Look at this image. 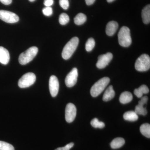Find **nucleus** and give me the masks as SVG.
Wrapping results in <instances>:
<instances>
[{
  "label": "nucleus",
  "instance_id": "12",
  "mask_svg": "<svg viewBox=\"0 0 150 150\" xmlns=\"http://www.w3.org/2000/svg\"><path fill=\"white\" fill-rule=\"evenodd\" d=\"M148 97L147 96L142 97L139 101V104L135 108V112L138 115H146L147 113V110L144 107V105L147 103Z\"/></svg>",
  "mask_w": 150,
  "mask_h": 150
},
{
  "label": "nucleus",
  "instance_id": "22",
  "mask_svg": "<svg viewBox=\"0 0 150 150\" xmlns=\"http://www.w3.org/2000/svg\"><path fill=\"white\" fill-rule=\"evenodd\" d=\"M87 20L86 16L83 13L78 14L75 18H74V21L75 24L77 25H81L83 24Z\"/></svg>",
  "mask_w": 150,
  "mask_h": 150
},
{
  "label": "nucleus",
  "instance_id": "14",
  "mask_svg": "<svg viewBox=\"0 0 150 150\" xmlns=\"http://www.w3.org/2000/svg\"><path fill=\"white\" fill-rule=\"evenodd\" d=\"M118 26L117 22L111 21L108 23L106 27V33L108 36H112L117 31Z\"/></svg>",
  "mask_w": 150,
  "mask_h": 150
},
{
  "label": "nucleus",
  "instance_id": "2",
  "mask_svg": "<svg viewBox=\"0 0 150 150\" xmlns=\"http://www.w3.org/2000/svg\"><path fill=\"white\" fill-rule=\"evenodd\" d=\"M118 42L121 46L129 47L132 43L130 29L126 26L121 27L118 33Z\"/></svg>",
  "mask_w": 150,
  "mask_h": 150
},
{
  "label": "nucleus",
  "instance_id": "32",
  "mask_svg": "<svg viewBox=\"0 0 150 150\" xmlns=\"http://www.w3.org/2000/svg\"><path fill=\"white\" fill-rule=\"evenodd\" d=\"M96 0H85L86 4L87 5L90 6L92 5L94 3Z\"/></svg>",
  "mask_w": 150,
  "mask_h": 150
},
{
  "label": "nucleus",
  "instance_id": "7",
  "mask_svg": "<svg viewBox=\"0 0 150 150\" xmlns=\"http://www.w3.org/2000/svg\"><path fill=\"white\" fill-rule=\"evenodd\" d=\"M0 19L8 23H13L18 22L19 18L16 14L5 10H0Z\"/></svg>",
  "mask_w": 150,
  "mask_h": 150
},
{
  "label": "nucleus",
  "instance_id": "11",
  "mask_svg": "<svg viewBox=\"0 0 150 150\" xmlns=\"http://www.w3.org/2000/svg\"><path fill=\"white\" fill-rule=\"evenodd\" d=\"M59 80L56 76H51L49 81V88L50 93L53 97H55L59 92Z\"/></svg>",
  "mask_w": 150,
  "mask_h": 150
},
{
  "label": "nucleus",
  "instance_id": "27",
  "mask_svg": "<svg viewBox=\"0 0 150 150\" xmlns=\"http://www.w3.org/2000/svg\"><path fill=\"white\" fill-rule=\"evenodd\" d=\"M59 4L62 8L67 10L69 6V3L68 0H59Z\"/></svg>",
  "mask_w": 150,
  "mask_h": 150
},
{
  "label": "nucleus",
  "instance_id": "3",
  "mask_svg": "<svg viewBox=\"0 0 150 150\" xmlns=\"http://www.w3.org/2000/svg\"><path fill=\"white\" fill-rule=\"evenodd\" d=\"M110 79L107 77H105L100 79L97 81L92 86L91 89V94L93 97L99 95L103 91L110 82Z\"/></svg>",
  "mask_w": 150,
  "mask_h": 150
},
{
  "label": "nucleus",
  "instance_id": "30",
  "mask_svg": "<svg viewBox=\"0 0 150 150\" xmlns=\"http://www.w3.org/2000/svg\"><path fill=\"white\" fill-rule=\"evenodd\" d=\"M54 2V0H45L44 4L46 7H50L53 4Z\"/></svg>",
  "mask_w": 150,
  "mask_h": 150
},
{
  "label": "nucleus",
  "instance_id": "10",
  "mask_svg": "<svg viewBox=\"0 0 150 150\" xmlns=\"http://www.w3.org/2000/svg\"><path fill=\"white\" fill-rule=\"evenodd\" d=\"M112 59V54L110 53L103 54L98 57L96 67L99 69H104L109 64Z\"/></svg>",
  "mask_w": 150,
  "mask_h": 150
},
{
  "label": "nucleus",
  "instance_id": "29",
  "mask_svg": "<svg viewBox=\"0 0 150 150\" xmlns=\"http://www.w3.org/2000/svg\"><path fill=\"white\" fill-rule=\"evenodd\" d=\"M74 146V143H71L70 144H68L65 146L57 148L55 150H70Z\"/></svg>",
  "mask_w": 150,
  "mask_h": 150
},
{
  "label": "nucleus",
  "instance_id": "5",
  "mask_svg": "<svg viewBox=\"0 0 150 150\" xmlns=\"http://www.w3.org/2000/svg\"><path fill=\"white\" fill-rule=\"evenodd\" d=\"M135 67L137 71L140 72L146 71L149 69L150 56L147 54H142L136 61Z\"/></svg>",
  "mask_w": 150,
  "mask_h": 150
},
{
  "label": "nucleus",
  "instance_id": "31",
  "mask_svg": "<svg viewBox=\"0 0 150 150\" xmlns=\"http://www.w3.org/2000/svg\"><path fill=\"white\" fill-rule=\"evenodd\" d=\"M0 1L5 5H8L11 4L12 0H0Z\"/></svg>",
  "mask_w": 150,
  "mask_h": 150
},
{
  "label": "nucleus",
  "instance_id": "13",
  "mask_svg": "<svg viewBox=\"0 0 150 150\" xmlns=\"http://www.w3.org/2000/svg\"><path fill=\"white\" fill-rule=\"evenodd\" d=\"M10 60L8 51L2 46H0V63L4 65L8 64Z\"/></svg>",
  "mask_w": 150,
  "mask_h": 150
},
{
  "label": "nucleus",
  "instance_id": "26",
  "mask_svg": "<svg viewBox=\"0 0 150 150\" xmlns=\"http://www.w3.org/2000/svg\"><path fill=\"white\" fill-rule=\"evenodd\" d=\"M0 150H15L13 146L6 142L0 141Z\"/></svg>",
  "mask_w": 150,
  "mask_h": 150
},
{
  "label": "nucleus",
  "instance_id": "28",
  "mask_svg": "<svg viewBox=\"0 0 150 150\" xmlns=\"http://www.w3.org/2000/svg\"><path fill=\"white\" fill-rule=\"evenodd\" d=\"M42 11L43 14L47 16H51L53 13V10L51 7H46V8H44Z\"/></svg>",
  "mask_w": 150,
  "mask_h": 150
},
{
  "label": "nucleus",
  "instance_id": "15",
  "mask_svg": "<svg viewBox=\"0 0 150 150\" xmlns=\"http://www.w3.org/2000/svg\"><path fill=\"white\" fill-rule=\"evenodd\" d=\"M115 95V92L113 90L112 86H110L105 92L103 100L104 101H108L111 100L114 98Z\"/></svg>",
  "mask_w": 150,
  "mask_h": 150
},
{
  "label": "nucleus",
  "instance_id": "21",
  "mask_svg": "<svg viewBox=\"0 0 150 150\" xmlns=\"http://www.w3.org/2000/svg\"><path fill=\"white\" fill-rule=\"evenodd\" d=\"M140 131L142 135L147 138H150V125L149 123H144L140 126Z\"/></svg>",
  "mask_w": 150,
  "mask_h": 150
},
{
  "label": "nucleus",
  "instance_id": "33",
  "mask_svg": "<svg viewBox=\"0 0 150 150\" xmlns=\"http://www.w3.org/2000/svg\"><path fill=\"white\" fill-rule=\"evenodd\" d=\"M115 1V0H107L108 2V3H111L113 2V1Z\"/></svg>",
  "mask_w": 150,
  "mask_h": 150
},
{
  "label": "nucleus",
  "instance_id": "17",
  "mask_svg": "<svg viewBox=\"0 0 150 150\" xmlns=\"http://www.w3.org/2000/svg\"><path fill=\"white\" fill-rule=\"evenodd\" d=\"M133 95L130 92L125 91L122 93L119 98L120 102L122 104H126L132 101Z\"/></svg>",
  "mask_w": 150,
  "mask_h": 150
},
{
  "label": "nucleus",
  "instance_id": "34",
  "mask_svg": "<svg viewBox=\"0 0 150 150\" xmlns=\"http://www.w3.org/2000/svg\"><path fill=\"white\" fill-rule=\"evenodd\" d=\"M35 1V0H29V1H30V2H33Z\"/></svg>",
  "mask_w": 150,
  "mask_h": 150
},
{
  "label": "nucleus",
  "instance_id": "16",
  "mask_svg": "<svg viewBox=\"0 0 150 150\" xmlns=\"http://www.w3.org/2000/svg\"><path fill=\"white\" fill-rule=\"evenodd\" d=\"M142 18L145 24H149L150 22V5H147L142 11Z\"/></svg>",
  "mask_w": 150,
  "mask_h": 150
},
{
  "label": "nucleus",
  "instance_id": "9",
  "mask_svg": "<svg viewBox=\"0 0 150 150\" xmlns=\"http://www.w3.org/2000/svg\"><path fill=\"white\" fill-rule=\"evenodd\" d=\"M78 77V69L74 68L71 71L65 79V83L68 87L74 86L76 83Z\"/></svg>",
  "mask_w": 150,
  "mask_h": 150
},
{
  "label": "nucleus",
  "instance_id": "23",
  "mask_svg": "<svg viewBox=\"0 0 150 150\" xmlns=\"http://www.w3.org/2000/svg\"><path fill=\"white\" fill-rule=\"evenodd\" d=\"M91 124L93 127L95 128L102 129L105 127V123L103 122L99 121L97 118H95L92 120Z\"/></svg>",
  "mask_w": 150,
  "mask_h": 150
},
{
  "label": "nucleus",
  "instance_id": "20",
  "mask_svg": "<svg viewBox=\"0 0 150 150\" xmlns=\"http://www.w3.org/2000/svg\"><path fill=\"white\" fill-rule=\"evenodd\" d=\"M125 141L122 138H115L110 143V145L112 149H117L121 147L125 144Z\"/></svg>",
  "mask_w": 150,
  "mask_h": 150
},
{
  "label": "nucleus",
  "instance_id": "25",
  "mask_svg": "<svg viewBox=\"0 0 150 150\" xmlns=\"http://www.w3.org/2000/svg\"><path fill=\"white\" fill-rule=\"evenodd\" d=\"M69 17L66 13H62L60 15L59 18V23L62 25H65L69 21Z\"/></svg>",
  "mask_w": 150,
  "mask_h": 150
},
{
  "label": "nucleus",
  "instance_id": "1",
  "mask_svg": "<svg viewBox=\"0 0 150 150\" xmlns=\"http://www.w3.org/2000/svg\"><path fill=\"white\" fill-rule=\"evenodd\" d=\"M79 39L78 37L73 38L67 43L62 52V58L65 60L69 59L76 51L79 45Z\"/></svg>",
  "mask_w": 150,
  "mask_h": 150
},
{
  "label": "nucleus",
  "instance_id": "24",
  "mask_svg": "<svg viewBox=\"0 0 150 150\" xmlns=\"http://www.w3.org/2000/svg\"><path fill=\"white\" fill-rule=\"evenodd\" d=\"M95 45V41L93 38H89L86 44V49L87 51L90 52L93 49Z\"/></svg>",
  "mask_w": 150,
  "mask_h": 150
},
{
  "label": "nucleus",
  "instance_id": "4",
  "mask_svg": "<svg viewBox=\"0 0 150 150\" xmlns=\"http://www.w3.org/2000/svg\"><path fill=\"white\" fill-rule=\"evenodd\" d=\"M38 51L37 47L33 46L27 49L25 52L22 53L18 58L20 64L24 65L29 63L35 58L38 54Z\"/></svg>",
  "mask_w": 150,
  "mask_h": 150
},
{
  "label": "nucleus",
  "instance_id": "18",
  "mask_svg": "<svg viewBox=\"0 0 150 150\" xmlns=\"http://www.w3.org/2000/svg\"><path fill=\"white\" fill-rule=\"evenodd\" d=\"M149 90L148 87L145 85H143L139 88L135 89L134 90V93L137 97L141 98L143 96V94L149 93Z\"/></svg>",
  "mask_w": 150,
  "mask_h": 150
},
{
  "label": "nucleus",
  "instance_id": "19",
  "mask_svg": "<svg viewBox=\"0 0 150 150\" xmlns=\"http://www.w3.org/2000/svg\"><path fill=\"white\" fill-rule=\"evenodd\" d=\"M123 118L126 121H135L138 120L139 116L135 111H129L124 113Z\"/></svg>",
  "mask_w": 150,
  "mask_h": 150
},
{
  "label": "nucleus",
  "instance_id": "6",
  "mask_svg": "<svg viewBox=\"0 0 150 150\" xmlns=\"http://www.w3.org/2000/svg\"><path fill=\"white\" fill-rule=\"evenodd\" d=\"M36 80V76L33 73L25 74L18 81V85L21 88H25L32 86Z\"/></svg>",
  "mask_w": 150,
  "mask_h": 150
},
{
  "label": "nucleus",
  "instance_id": "8",
  "mask_svg": "<svg viewBox=\"0 0 150 150\" xmlns=\"http://www.w3.org/2000/svg\"><path fill=\"white\" fill-rule=\"evenodd\" d=\"M76 108L74 104L69 103L66 106L65 109V118L68 123L72 122L76 115Z\"/></svg>",
  "mask_w": 150,
  "mask_h": 150
}]
</instances>
